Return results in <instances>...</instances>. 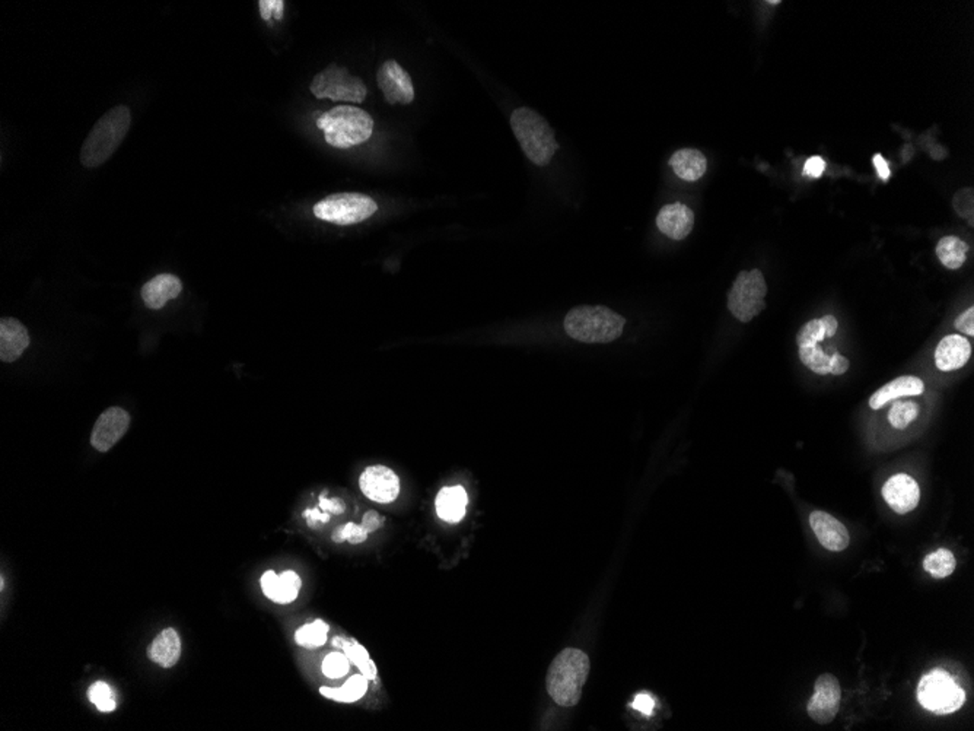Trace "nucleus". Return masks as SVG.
I'll use <instances>...</instances> for the list:
<instances>
[{
  "label": "nucleus",
  "instance_id": "1",
  "mask_svg": "<svg viewBox=\"0 0 974 731\" xmlns=\"http://www.w3.org/2000/svg\"><path fill=\"white\" fill-rule=\"evenodd\" d=\"M564 332L582 344H612L623 335L626 319L603 305L575 307L564 317Z\"/></svg>",
  "mask_w": 974,
  "mask_h": 731
},
{
  "label": "nucleus",
  "instance_id": "2",
  "mask_svg": "<svg viewBox=\"0 0 974 731\" xmlns=\"http://www.w3.org/2000/svg\"><path fill=\"white\" fill-rule=\"evenodd\" d=\"M589 673V659L578 649H566L557 654L547 673L548 695L561 707H573L582 695Z\"/></svg>",
  "mask_w": 974,
  "mask_h": 731
},
{
  "label": "nucleus",
  "instance_id": "3",
  "mask_svg": "<svg viewBox=\"0 0 974 731\" xmlns=\"http://www.w3.org/2000/svg\"><path fill=\"white\" fill-rule=\"evenodd\" d=\"M131 110L126 106L111 108L92 127L80 149V163L87 168L103 166L126 138L131 129Z\"/></svg>",
  "mask_w": 974,
  "mask_h": 731
},
{
  "label": "nucleus",
  "instance_id": "4",
  "mask_svg": "<svg viewBox=\"0 0 974 731\" xmlns=\"http://www.w3.org/2000/svg\"><path fill=\"white\" fill-rule=\"evenodd\" d=\"M511 126L529 161L538 166H548L559 143L546 119L531 108L521 107L511 115Z\"/></svg>",
  "mask_w": 974,
  "mask_h": 731
},
{
  "label": "nucleus",
  "instance_id": "5",
  "mask_svg": "<svg viewBox=\"0 0 974 731\" xmlns=\"http://www.w3.org/2000/svg\"><path fill=\"white\" fill-rule=\"evenodd\" d=\"M328 145L340 149L367 142L374 131V120L367 111L351 106H339L317 120Z\"/></svg>",
  "mask_w": 974,
  "mask_h": 731
},
{
  "label": "nucleus",
  "instance_id": "6",
  "mask_svg": "<svg viewBox=\"0 0 974 731\" xmlns=\"http://www.w3.org/2000/svg\"><path fill=\"white\" fill-rule=\"evenodd\" d=\"M918 701L927 711L948 716L964 705L966 692L955 684L950 673L935 668L919 680Z\"/></svg>",
  "mask_w": 974,
  "mask_h": 731
},
{
  "label": "nucleus",
  "instance_id": "7",
  "mask_svg": "<svg viewBox=\"0 0 974 731\" xmlns=\"http://www.w3.org/2000/svg\"><path fill=\"white\" fill-rule=\"evenodd\" d=\"M378 210L374 199L362 193H335L314 206L318 219L335 225H355L367 221Z\"/></svg>",
  "mask_w": 974,
  "mask_h": 731
},
{
  "label": "nucleus",
  "instance_id": "8",
  "mask_svg": "<svg viewBox=\"0 0 974 731\" xmlns=\"http://www.w3.org/2000/svg\"><path fill=\"white\" fill-rule=\"evenodd\" d=\"M766 295L767 284L763 273L758 269L744 270L738 275L728 293V310L737 320L749 323L765 310Z\"/></svg>",
  "mask_w": 974,
  "mask_h": 731
},
{
  "label": "nucleus",
  "instance_id": "9",
  "mask_svg": "<svg viewBox=\"0 0 974 731\" xmlns=\"http://www.w3.org/2000/svg\"><path fill=\"white\" fill-rule=\"evenodd\" d=\"M312 94L317 98L346 101V103H362L367 98V85L358 76L351 75L346 68L330 64L312 80Z\"/></svg>",
  "mask_w": 974,
  "mask_h": 731
},
{
  "label": "nucleus",
  "instance_id": "10",
  "mask_svg": "<svg viewBox=\"0 0 974 731\" xmlns=\"http://www.w3.org/2000/svg\"><path fill=\"white\" fill-rule=\"evenodd\" d=\"M841 684L833 675H821L816 680L814 693L807 705L809 716L818 724L832 723L841 707Z\"/></svg>",
  "mask_w": 974,
  "mask_h": 731
},
{
  "label": "nucleus",
  "instance_id": "11",
  "mask_svg": "<svg viewBox=\"0 0 974 731\" xmlns=\"http://www.w3.org/2000/svg\"><path fill=\"white\" fill-rule=\"evenodd\" d=\"M362 494L378 504H391L399 498L400 479L390 467L377 464L363 471L360 478Z\"/></svg>",
  "mask_w": 974,
  "mask_h": 731
},
{
  "label": "nucleus",
  "instance_id": "12",
  "mask_svg": "<svg viewBox=\"0 0 974 731\" xmlns=\"http://www.w3.org/2000/svg\"><path fill=\"white\" fill-rule=\"evenodd\" d=\"M131 427V415L122 407H110L99 415L91 434V446L99 453H107L124 437Z\"/></svg>",
  "mask_w": 974,
  "mask_h": 731
},
{
  "label": "nucleus",
  "instance_id": "13",
  "mask_svg": "<svg viewBox=\"0 0 974 731\" xmlns=\"http://www.w3.org/2000/svg\"><path fill=\"white\" fill-rule=\"evenodd\" d=\"M378 87L388 104H411L414 99L411 78L394 60H388L379 68Z\"/></svg>",
  "mask_w": 974,
  "mask_h": 731
},
{
  "label": "nucleus",
  "instance_id": "14",
  "mask_svg": "<svg viewBox=\"0 0 974 731\" xmlns=\"http://www.w3.org/2000/svg\"><path fill=\"white\" fill-rule=\"evenodd\" d=\"M883 497L894 513L908 514L919 504L920 488L909 474H894L884 483Z\"/></svg>",
  "mask_w": 974,
  "mask_h": 731
},
{
  "label": "nucleus",
  "instance_id": "15",
  "mask_svg": "<svg viewBox=\"0 0 974 731\" xmlns=\"http://www.w3.org/2000/svg\"><path fill=\"white\" fill-rule=\"evenodd\" d=\"M809 526L814 530L818 542L832 552H842L851 543V536L846 527L837 518L825 511H814L809 515Z\"/></svg>",
  "mask_w": 974,
  "mask_h": 731
},
{
  "label": "nucleus",
  "instance_id": "16",
  "mask_svg": "<svg viewBox=\"0 0 974 731\" xmlns=\"http://www.w3.org/2000/svg\"><path fill=\"white\" fill-rule=\"evenodd\" d=\"M261 590L267 599L277 605H289L296 600L302 587V580L295 571H284L277 575L275 571H266L260 580Z\"/></svg>",
  "mask_w": 974,
  "mask_h": 731
},
{
  "label": "nucleus",
  "instance_id": "17",
  "mask_svg": "<svg viewBox=\"0 0 974 731\" xmlns=\"http://www.w3.org/2000/svg\"><path fill=\"white\" fill-rule=\"evenodd\" d=\"M693 210L684 203H670L659 210L656 217L658 230L671 240L680 242L693 230Z\"/></svg>",
  "mask_w": 974,
  "mask_h": 731
},
{
  "label": "nucleus",
  "instance_id": "18",
  "mask_svg": "<svg viewBox=\"0 0 974 731\" xmlns=\"http://www.w3.org/2000/svg\"><path fill=\"white\" fill-rule=\"evenodd\" d=\"M30 333L20 320L13 317H4L0 320V361L15 362L20 360L25 349L30 346Z\"/></svg>",
  "mask_w": 974,
  "mask_h": 731
},
{
  "label": "nucleus",
  "instance_id": "19",
  "mask_svg": "<svg viewBox=\"0 0 974 731\" xmlns=\"http://www.w3.org/2000/svg\"><path fill=\"white\" fill-rule=\"evenodd\" d=\"M971 344L961 335H948L935 349V364L944 372L955 371L969 362Z\"/></svg>",
  "mask_w": 974,
  "mask_h": 731
},
{
  "label": "nucleus",
  "instance_id": "20",
  "mask_svg": "<svg viewBox=\"0 0 974 731\" xmlns=\"http://www.w3.org/2000/svg\"><path fill=\"white\" fill-rule=\"evenodd\" d=\"M182 291L180 277L171 273H161L143 285L142 300L150 310H161L168 301L177 298Z\"/></svg>",
  "mask_w": 974,
  "mask_h": 731
},
{
  "label": "nucleus",
  "instance_id": "21",
  "mask_svg": "<svg viewBox=\"0 0 974 731\" xmlns=\"http://www.w3.org/2000/svg\"><path fill=\"white\" fill-rule=\"evenodd\" d=\"M923 392H925V384L922 379L913 376L899 377L883 386L880 390H877L869 399V406L874 411H878L893 400L909 397V395H920Z\"/></svg>",
  "mask_w": 974,
  "mask_h": 731
},
{
  "label": "nucleus",
  "instance_id": "22",
  "mask_svg": "<svg viewBox=\"0 0 974 731\" xmlns=\"http://www.w3.org/2000/svg\"><path fill=\"white\" fill-rule=\"evenodd\" d=\"M467 502H469V497L464 488H442L435 499L436 514L442 522L450 523V524L460 523L466 515Z\"/></svg>",
  "mask_w": 974,
  "mask_h": 731
},
{
  "label": "nucleus",
  "instance_id": "23",
  "mask_svg": "<svg viewBox=\"0 0 974 731\" xmlns=\"http://www.w3.org/2000/svg\"><path fill=\"white\" fill-rule=\"evenodd\" d=\"M148 656L150 661H154L161 667H174L182 657V640L177 631L166 628L158 633L148 650Z\"/></svg>",
  "mask_w": 974,
  "mask_h": 731
},
{
  "label": "nucleus",
  "instance_id": "24",
  "mask_svg": "<svg viewBox=\"0 0 974 731\" xmlns=\"http://www.w3.org/2000/svg\"><path fill=\"white\" fill-rule=\"evenodd\" d=\"M670 166L684 182H698L707 174V159L700 150L684 148L671 157Z\"/></svg>",
  "mask_w": 974,
  "mask_h": 731
},
{
  "label": "nucleus",
  "instance_id": "25",
  "mask_svg": "<svg viewBox=\"0 0 974 731\" xmlns=\"http://www.w3.org/2000/svg\"><path fill=\"white\" fill-rule=\"evenodd\" d=\"M332 644L335 649L342 650L346 654L347 659L351 660V663L360 668V673L369 682L377 680L378 668L375 666L374 660H372L367 649L360 644L355 638H344L339 635V637L333 638Z\"/></svg>",
  "mask_w": 974,
  "mask_h": 731
},
{
  "label": "nucleus",
  "instance_id": "26",
  "mask_svg": "<svg viewBox=\"0 0 974 731\" xmlns=\"http://www.w3.org/2000/svg\"><path fill=\"white\" fill-rule=\"evenodd\" d=\"M368 688H369V680L360 675H353L349 677L346 684L340 688H328V686H323L320 688V693L324 698L335 701V702H342V704H353L358 701L362 700L363 696L367 695Z\"/></svg>",
  "mask_w": 974,
  "mask_h": 731
},
{
  "label": "nucleus",
  "instance_id": "27",
  "mask_svg": "<svg viewBox=\"0 0 974 731\" xmlns=\"http://www.w3.org/2000/svg\"><path fill=\"white\" fill-rule=\"evenodd\" d=\"M967 251L969 247L966 242L954 235L941 238L936 245V256L939 261L951 270L960 269L966 263Z\"/></svg>",
  "mask_w": 974,
  "mask_h": 731
},
{
  "label": "nucleus",
  "instance_id": "28",
  "mask_svg": "<svg viewBox=\"0 0 974 731\" xmlns=\"http://www.w3.org/2000/svg\"><path fill=\"white\" fill-rule=\"evenodd\" d=\"M330 626L321 619L305 624L295 633V642L307 650H317L327 642Z\"/></svg>",
  "mask_w": 974,
  "mask_h": 731
},
{
  "label": "nucleus",
  "instance_id": "29",
  "mask_svg": "<svg viewBox=\"0 0 974 731\" xmlns=\"http://www.w3.org/2000/svg\"><path fill=\"white\" fill-rule=\"evenodd\" d=\"M955 566H957V561H955L954 554L947 549L932 552L923 559V569L931 577L938 578V580L950 577L951 574L954 573Z\"/></svg>",
  "mask_w": 974,
  "mask_h": 731
},
{
  "label": "nucleus",
  "instance_id": "30",
  "mask_svg": "<svg viewBox=\"0 0 974 731\" xmlns=\"http://www.w3.org/2000/svg\"><path fill=\"white\" fill-rule=\"evenodd\" d=\"M919 404L911 400H900L888 412V421L895 429H906L919 416Z\"/></svg>",
  "mask_w": 974,
  "mask_h": 731
},
{
  "label": "nucleus",
  "instance_id": "31",
  "mask_svg": "<svg viewBox=\"0 0 974 731\" xmlns=\"http://www.w3.org/2000/svg\"><path fill=\"white\" fill-rule=\"evenodd\" d=\"M800 360L805 367L818 376L830 374V356L826 355L818 344L800 348Z\"/></svg>",
  "mask_w": 974,
  "mask_h": 731
},
{
  "label": "nucleus",
  "instance_id": "32",
  "mask_svg": "<svg viewBox=\"0 0 974 731\" xmlns=\"http://www.w3.org/2000/svg\"><path fill=\"white\" fill-rule=\"evenodd\" d=\"M88 698L95 707L98 708V711L111 712L117 708L114 692L106 682H95L88 691Z\"/></svg>",
  "mask_w": 974,
  "mask_h": 731
},
{
  "label": "nucleus",
  "instance_id": "33",
  "mask_svg": "<svg viewBox=\"0 0 974 731\" xmlns=\"http://www.w3.org/2000/svg\"><path fill=\"white\" fill-rule=\"evenodd\" d=\"M351 660L347 659L344 652H330L324 659L321 670L324 676H327L328 679H342L351 672Z\"/></svg>",
  "mask_w": 974,
  "mask_h": 731
},
{
  "label": "nucleus",
  "instance_id": "34",
  "mask_svg": "<svg viewBox=\"0 0 974 731\" xmlns=\"http://www.w3.org/2000/svg\"><path fill=\"white\" fill-rule=\"evenodd\" d=\"M368 536H369V533L363 529L362 524L347 523V524L337 527L333 531L332 539L333 542L335 543L349 542L351 545H360V543L367 542Z\"/></svg>",
  "mask_w": 974,
  "mask_h": 731
},
{
  "label": "nucleus",
  "instance_id": "35",
  "mask_svg": "<svg viewBox=\"0 0 974 731\" xmlns=\"http://www.w3.org/2000/svg\"><path fill=\"white\" fill-rule=\"evenodd\" d=\"M825 339V332H823V328H821L820 320H817V319L809 321L797 335V344L800 348H804V346H816V344H820V342H823Z\"/></svg>",
  "mask_w": 974,
  "mask_h": 731
},
{
  "label": "nucleus",
  "instance_id": "36",
  "mask_svg": "<svg viewBox=\"0 0 974 731\" xmlns=\"http://www.w3.org/2000/svg\"><path fill=\"white\" fill-rule=\"evenodd\" d=\"M261 18L265 21L270 20V18H276L277 21H281L284 18V4L282 0H260Z\"/></svg>",
  "mask_w": 974,
  "mask_h": 731
},
{
  "label": "nucleus",
  "instance_id": "37",
  "mask_svg": "<svg viewBox=\"0 0 974 731\" xmlns=\"http://www.w3.org/2000/svg\"><path fill=\"white\" fill-rule=\"evenodd\" d=\"M304 518L307 520L308 527H311V529H320L324 524H327V523L330 522V514L326 513V511L320 510V506H318V508H308V510H305Z\"/></svg>",
  "mask_w": 974,
  "mask_h": 731
},
{
  "label": "nucleus",
  "instance_id": "38",
  "mask_svg": "<svg viewBox=\"0 0 974 731\" xmlns=\"http://www.w3.org/2000/svg\"><path fill=\"white\" fill-rule=\"evenodd\" d=\"M955 328L964 333L967 336H974V309H967L961 316L955 320Z\"/></svg>",
  "mask_w": 974,
  "mask_h": 731
},
{
  "label": "nucleus",
  "instance_id": "39",
  "mask_svg": "<svg viewBox=\"0 0 974 731\" xmlns=\"http://www.w3.org/2000/svg\"><path fill=\"white\" fill-rule=\"evenodd\" d=\"M318 506H320V510L326 511L328 514L340 515L346 511V504H344L343 499L327 498L324 494L320 497Z\"/></svg>",
  "mask_w": 974,
  "mask_h": 731
},
{
  "label": "nucleus",
  "instance_id": "40",
  "mask_svg": "<svg viewBox=\"0 0 974 731\" xmlns=\"http://www.w3.org/2000/svg\"><path fill=\"white\" fill-rule=\"evenodd\" d=\"M360 524H362L363 529L367 530L368 533H375L377 530L381 529L385 524V517L379 515L377 511H367Z\"/></svg>",
  "mask_w": 974,
  "mask_h": 731
},
{
  "label": "nucleus",
  "instance_id": "41",
  "mask_svg": "<svg viewBox=\"0 0 974 731\" xmlns=\"http://www.w3.org/2000/svg\"><path fill=\"white\" fill-rule=\"evenodd\" d=\"M654 698H652L651 695H648V693H639V695H636L635 701L631 702V708L636 710V711L642 712L645 716H651L652 711H654Z\"/></svg>",
  "mask_w": 974,
  "mask_h": 731
},
{
  "label": "nucleus",
  "instance_id": "42",
  "mask_svg": "<svg viewBox=\"0 0 974 731\" xmlns=\"http://www.w3.org/2000/svg\"><path fill=\"white\" fill-rule=\"evenodd\" d=\"M825 159L821 158V157H811V158L805 163L804 173L805 175H809V177H821V174L825 173Z\"/></svg>",
  "mask_w": 974,
  "mask_h": 731
},
{
  "label": "nucleus",
  "instance_id": "43",
  "mask_svg": "<svg viewBox=\"0 0 974 731\" xmlns=\"http://www.w3.org/2000/svg\"><path fill=\"white\" fill-rule=\"evenodd\" d=\"M851 367L848 358H844L841 353H834L830 356V374L833 376H842L844 372L848 371Z\"/></svg>",
  "mask_w": 974,
  "mask_h": 731
},
{
  "label": "nucleus",
  "instance_id": "44",
  "mask_svg": "<svg viewBox=\"0 0 974 731\" xmlns=\"http://www.w3.org/2000/svg\"><path fill=\"white\" fill-rule=\"evenodd\" d=\"M821 328L825 332L826 337H833L836 335L837 328H839V323L833 316H825L820 319Z\"/></svg>",
  "mask_w": 974,
  "mask_h": 731
},
{
  "label": "nucleus",
  "instance_id": "45",
  "mask_svg": "<svg viewBox=\"0 0 974 731\" xmlns=\"http://www.w3.org/2000/svg\"><path fill=\"white\" fill-rule=\"evenodd\" d=\"M874 166H876L877 173L883 178L884 182L890 178V168H888L887 161H885L884 157H881L880 154H877L876 157H874Z\"/></svg>",
  "mask_w": 974,
  "mask_h": 731
}]
</instances>
